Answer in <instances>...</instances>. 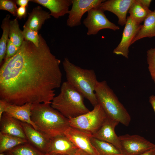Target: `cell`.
Here are the masks:
<instances>
[{"mask_svg": "<svg viewBox=\"0 0 155 155\" xmlns=\"http://www.w3.org/2000/svg\"><path fill=\"white\" fill-rule=\"evenodd\" d=\"M38 46L24 40L17 53L0 69V98L10 104H51L61 86V61L39 34Z\"/></svg>", "mask_w": 155, "mask_h": 155, "instance_id": "cell-1", "label": "cell"}, {"mask_svg": "<svg viewBox=\"0 0 155 155\" xmlns=\"http://www.w3.org/2000/svg\"><path fill=\"white\" fill-rule=\"evenodd\" d=\"M31 120L37 130L51 138L64 134L70 126L69 119L51 104L38 103L32 104Z\"/></svg>", "mask_w": 155, "mask_h": 155, "instance_id": "cell-2", "label": "cell"}, {"mask_svg": "<svg viewBox=\"0 0 155 155\" xmlns=\"http://www.w3.org/2000/svg\"><path fill=\"white\" fill-rule=\"evenodd\" d=\"M62 64L67 81L80 92L94 106L98 104L95 92L98 81L94 71L77 66L67 58H64Z\"/></svg>", "mask_w": 155, "mask_h": 155, "instance_id": "cell-3", "label": "cell"}, {"mask_svg": "<svg viewBox=\"0 0 155 155\" xmlns=\"http://www.w3.org/2000/svg\"><path fill=\"white\" fill-rule=\"evenodd\" d=\"M84 98L66 81L62 83L60 93L54 98L51 105L67 118H73L90 111L84 104Z\"/></svg>", "mask_w": 155, "mask_h": 155, "instance_id": "cell-4", "label": "cell"}, {"mask_svg": "<svg viewBox=\"0 0 155 155\" xmlns=\"http://www.w3.org/2000/svg\"><path fill=\"white\" fill-rule=\"evenodd\" d=\"M95 92L98 104L108 117L126 126L129 125L131 119L129 114L105 80L98 81Z\"/></svg>", "mask_w": 155, "mask_h": 155, "instance_id": "cell-5", "label": "cell"}, {"mask_svg": "<svg viewBox=\"0 0 155 155\" xmlns=\"http://www.w3.org/2000/svg\"><path fill=\"white\" fill-rule=\"evenodd\" d=\"M107 117L98 104L92 111L69 120L71 127L92 135L99 129Z\"/></svg>", "mask_w": 155, "mask_h": 155, "instance_id": "cell-6", "label": "cell"}, {"mask_svg": "<svg viewBox=\"0 0 155 155\" xmlns=\"http://www.w3.org/2000/svg\"><path fill=\"white\" fill-rule=\"evenodd\" d=\"M104 12L99 6L91 9L87 12V16L83 21L84 25L88 28L87 35H95L103 29L114 31L120 29L119 26L108 20Z\"/></svg>", "mask_w": 155, "mask_h": 155, "instance_id": "cell-7", "label": "cell"}, {"mask_svg": "<svg viewBox=\"0 0 155 155\" xmlns=\"http://www.w3.org/2000/svg\"><path fill=\"white\" fill-rule=\"evenodd\" d=\"M119 137L124 155H138L155 147V144L138 135L126 134Z\"/></svg>", "mask_w": 155, "mask_h": 155, "instance_id": "cell-8", "label": "cell"}, {"mask_svg": "<svg viewBox=\"0 0 155 155\" xmlns=\"http://www.w3.org/2000/svg\"><path fill=\"white\" fill-rule=\"evenodd\" d=\"M103 0H72V7L69 11L67 25L70 27L79 26L84 14L91 9L97 7Z\"/></svg>", "mask_w": 155, "mask_h": 155, "instance_id": "cell-9", "label": "cell"}, {"mask_svg": "<svg viewBox=\"0 0 155 155\" xmlns=\"http://www.w3.org/2000/svg\"><path fill=\"white\" fill-rule=\"evenodd\" d=\"M130 16H128L125 25L121 41L113 51L114 53L121 55L128 59L129 48L131 42L142 27Z\"/></svg>", "mask_w": 155, "mask_h": 155, "instance_id": "cell-10", "label": "cell"}, {"mask_svg": "<svg viewBox=\"0 0 155 155\" xmlns=\"http://www.w3.org/2000/svg\"><path fill=\"white\" fill-rule=\"evenodd\" d=\"M64 134L78 149L90 155H98L91 142V134L71 127L65 131Z\"/></svg>", "mask_w": 155, "mask_h": 155, "instance_id": "cell-11", "label": "cell"}, {"mask_svg": "<svg viewBox=\"0 0 155 155\" xmlns=\"http://www.w3.org/2000/svg\"><path fill=\"white\" fill-rule=\"evenodd\" d=\"M134 0H104L99 7L104 12L108 11L115 15L118 19V24L123 26L126 22L127 13Z\"/></svg>", "mask_w": 155, "mask_h": 155, "instance_id": "cell-12", "label": "cell"}, {"mask_svg": "<svg viewBox=\"0 0 155 155\" xmlns=\"http://www.w3.org/2000/svg\"><path fill=\"white\" fill-rule=\"evenodd\" d=\"M119 123L107 117L99 129L91 136L112 144L122 152L119 136L115 131V127Z\"/></svg>", "mask_w": 155, "mask_h": 155, "instance_id": "cell-13", "label": "cell"}, {"mask_svg": "<svg viewBox=\"0 0 155 155\" xmlns=\"http://www.w3.org/2000/svg\"><path fill=\"white\" fill-rule=\"evenodd\" d=\"M20 123L28 142L41 152L47 153L51 138L35 129L30 124Z\"/></svg>", "mask_w": 155, "mask_h": 155, "instance_id": "cell-14", "label": "cell"}, {"mask_svg": "<svg viewBox=\"0 0 155 155\" xmlns=\"http://www.w3.org/2000/svg\"><path fill=\"white\" fill-rule=\"evenodd\" d=\"M78 149L64 134L51 138L47 153L51 154L73 155Z\"/></svg>", "mask_w": 155, "mask_h": 155, "instance_id": "cell-15", "label": "cell"}, {"mask_svg": "<svg viewBox=\"0 0 155 155\" xmlns=\"http://www.w3.org/2000/svg\"><path fill=\"white\" fill-rule=\"evenodd\" d=\"M30 1L39 4L49 9L50 15L55 18L68 13L72 0H31Z\"/></svg>", "mask_w": 155, "mask_h": 155, "instance_id": "cell-16", "label": "cell"}, {"mask_svg": "<svg viewBox=\"0 0 155 155\" xmlns=\"http://www.w3.org/2000/svg\"><path fill=\"white\" fill-rule=\"evenodd\" d=\"M0 130L1 132L27 139L20 121L5 112L0 118Z\"/></svg>", "mask_w": 155, "mask_h": 155, "instance_id": "cell-17", "label": "cell"}, {"mask_svg": "<svg viewBox=\"0 0 155 155\" xmlns=\"http://www.w3.org/2000/svg\"><path fill=\"white\" fill-rule=\"evenodd\" d=\"M32 104L28 103L19 106L9 104L5 112L20 121L30 124L37 130L36 126L31 119Z\"/></svg>", "mask_w": 155, "mask_h": 155, "instance_id": "cell-18", "label": "cell"}, {"mask_svg": "<svg viewBox=\"0 0 155 155\" xmlns=\"http://www.w3.org/2000/svg\"><path fill=\"white\" fill-rule=\"evenodd\" d=\"M51 17L49 12L44 10L40 6H37L28 13L27 20L23 26L38 31L45 21Z\"/></svg>", "mask_w": 155, "mask_h": 155, "instance_id": "cell-19", "label": "cell"}, {"mask_svg": "<svg viewBox=\"0 0 155 155\" xmlns=\"http://www.w3.org/2000/svg\"><path fill=\"white\" fill-rule=\"evenodd\" d=\"M141 28L132 40L131 45L142 38L155 36V9L144 20Z\"/></svg>", "mask_w": 155, "mask_h": 155, "instance_id": "cell-20", "label": "cell"}, {"mask_svg": "<svg viewBox=\"0 0 155 155\" xmlns=\"http://www.w3.org/2000/svg\"><path fill=\"white\" fill-rule=\"evenodd\" d=\"M90 140L98 155H124L117 148L111 143L92 136Z\"/></svg>", "mask_w": 155, "mask_h": 155, "instance_id": "cell-21", "label": "cell"}, {"mask_svg": "<svg viewBox=\"0 0 155 155\" xmlns=\"http://www.w3.org/2000/svg\"><path fill=\"white\" fill-rule=\"evenodd\" d=\"M28 142L26 139L0 132V153L7 152L19 145Z\"/></svg>", "mask_w": 155, "mask_h": 155, "instance_id": "cell-22", "label": "cell"}, {"mask_svg": "<svg viewBox=\"0 0 155 155\" xmlns=\"http://www.w3.org/2000/svg\"><path fill=\"white\" fill-rule=\"evenodd\" d=\"M152 11L143 5L139 0H135L128 12L129 16L137 23L141 24Z\"/></svg>", "mask_w": 155, "mask_h": 155, "instance_id": "cell-23", "label": "cell"}, {"mask_svg": "<svg viewBox=\"0 0 155 155\" xmlns=\"http://www.w3.org/2000/svg\"><path fill=\"white\" fill-rule=\"evenodd\" d=\"M5 155H45L28 142L21 144L4 153Z\"/></svg>", "mask_w": 155, "mask_h": 155, "instance_id": "cell-24", "label": "cell"}, {"mask_svg": "<svg viewBox=\"0 0 155 155\" xmlns=\"http://www.w3.org/2000/svg\"><path fill=\"white\" fill-rule=\"evenodd\" d=\"M10 16L7 14L3 19L1 28L3 30V33L0 40V63H1L5 59L6 51L8 40L9 39L10 18Z\"/></svg>", "mask_w": 155, "mask_h": 155, "instance_id": "cell-25", "label": "cell"}, {"mask_svg": "<svg viewBox=\"0 0 155 155\" xmlns=\"http://www.w3.org/2000/svg\"><path fill=\"white\" fill-rule=\"evenodd\" d=\"M9 38L13 44L18 47H20L24 40L17 18L10 21Z\"/></svg>", "mask_w": 155, "mask_h": 155, "instance_id": "cell-26", "label": "cell"}, {"mask_svg": "<svg viewBox=\"0 0 155 155\" xmlns=\"http://www.w3.org/2000/svg\"><path fill=\"white\" fill-rule=\"evenodd\" d=\"M147 60L149 72L155 84V48H151L148 50Z\"/></svg>", "mask_w": 155, "mask_h": 155, "instance_id": "cell-27", "label": "cell"}, {"mask_svg": "<svg viewBox=\"0 0 155 155\" xmlns=\"http://www.w3.org/2000/svg\"><path fill=\"white\" fill-rule=\"evenodd\" d=\"M22 33L24 40L30 41L36 46H38L40 37L38 31L23 26Z\"/></svg>", "mask_w": 155, "mask_h": 155, "instance_id": "cell-28", "label": "cell"}, {"mask_svg": "<svg viewBox=\"0 0 155 155\" xmlns=\"http://www.w3.org/2000/svg\"><path fill=\"white\" fill-rule=\"evenodd\" d=\"M16 0H0V9L8 11L14 16H17L18 7Z\"/></svg>", "mask_w": 155, "mask_h": 155, "instance_id": "cell-29", "label": "cell"}, {"mask_svg": "<svg viewBox=\"0 0 155 155\" xmlns=\"http://www.w3.org/2000/svg\"><path fill=\"white\" fill-rule=\"evenodd\" d=\"M20 47H18L13 44L9 38L7 44L6 51L5 61L15 55L19 50Z\"/></svg>", "mask_w": 155, "mask_h": 155, "instance_id": "cell-30", "label": "cell"}, {"mask_svg": "<svg viewBox=\"0 0 155 155\" xmlns=\"http://www.w3.org/2000/svg\"><path fill=\"white\" fill-rule=\"evenodd\" d=\"M26 7H20L18 8L17 11V18L20 19L25 18L26 15Z\"/></svg>", "mask_w": 155, "mask_h": 155, "instance_id": "cell-31", "label": "cell"}, {"mask_svg": "<svg viewBox=\"0 0 155 155\" xmlns=\"http://www.w3.org/2000/svg\"><path fill=\"white\" fill-rule=\"evenodd\" d=\"M6 101L2 99L0 100V118L3 113L5 112L7 106L9 104Z\"/></svg>", "mask_w": 155, "mask_h": 155, "instance_id": "cell-32", "label": "cell"}, {"mask_svg": "<svg viewBox=\"0 0 155 155\" xmlns=\"http://www.w3.org/2000/svg\"><path fill=\"white\" fill-rule=\"evenodd\" d=\"M30 0H16L17 5L20 7H26L28 6Z\"/></svg>", "mask_w": 155, "mask_h": 155, "instance_id": "cell-33", "label": "cell"}, {"mask_svg": "<svg viewBox=\"0 0 155 155\" xmlns=\"http://www.w3.org/2000/svg\"><path fill=\"white\" fill-rule=\"evenodd\" d=\"M149 102L155 114V95H152L149 97Z\"/></svg>", "mask_w": 155, "mask_h": 155, "instance_id": "cell-34", "label": "cell"}, {"mask_svg": "<svg viewBox=\"0 0 155 155\" xmlns=\"http://www.w3.org/2000/svg\"><path fill=\"white\" fill-rule=\"evenodd\" d=\"M138 155H155V147Z\"/></svg>", "mask_w": 155, "mask_h": 155, "instance_id": "cell-35", "label": "cell"}, {"mask_svg": "<svg viewBox=\"0 0 155 155\" xmlns=\"http://www.w3.org/2000/svg\"><path fill=\"white\" fill-rule=\"evenodd\" d=\"M139 1L143 5L149 8L150 3L152 1L151 0H139Z\"/></svg>", "mask_w": 155, "mask_h": 155, "instance_id": "cell-36", "label": "cell"}, {"mask_svg": "<svg viewBox=\"0 0 155 155\" xmlns=\"http://www.w3.org/2000/svg\"><path fill=\"white\" fill-rule=\"evenodd\" d=\"M73 155H90L84 151L80 149H78L76 152Z\"/></svg>", "mask_w": 155, "mask_h": 155, "instance_id": "cell-37", "label": "cell"}, {"mask_svg": "<svg viewBox=\"0 0 155 155\" xmlns=\"http://www.w3.org/2000/svg\"><path fill=\"white\" fill-rule=\"evenodd\" d=\"M45 155H61V154H51L48 153L46 154Z\"/></svg>", "mask_w": 155, "mask_h": 155, "instance_id": "cell-38", "label": "cell"}, {"mask_svg": "<svg viewBox=\"0 0 155 155\" xmlns=\"http://www.w3.org/2000/svg\"><path fill=\"white\" fill-rule=\"evenodd\" d=\"M0 155H5L4 153H0Z\"/></svg>", "mask_w": 155, "mask_h": 155, "instance_id": "cell-39", "label": "cell"}]
</instances>
